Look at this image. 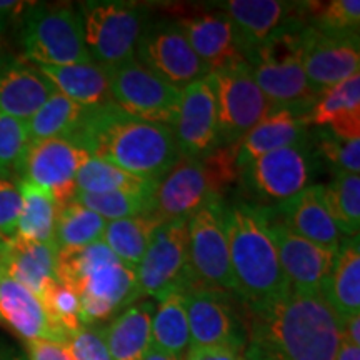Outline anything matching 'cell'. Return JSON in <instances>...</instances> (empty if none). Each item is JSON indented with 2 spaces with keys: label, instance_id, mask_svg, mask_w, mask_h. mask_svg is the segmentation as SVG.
I'll list each match as a JSON object with an SVG mask.
<instances>
[{
  "label": "cell",
  "instance_id": "1",
  "mask_svg": "<svg viewBox=\"0 0 360 360\" xmlns=\"http://www.w3.org/2000/svg\"><path fill=\"white\" fill-rule=\"evenodd\" d=\"M247 309L245 360H335L342 322L319 292L290 289Z\"/></svg>",
  "mask_w": 360,
  "mask_h": 360
},
{
  "label": "cell",
  "instance_id": "2",
  "mask_svg": "<svg viewBox=\"0 0 360 360\" xmlns=\"http://www.w3.org/2000/svg\"><path fill=\"white\" fill-rule=\"evenodd\" d=\"M69 142L90 157L157 182L179 160V148L167 125L135 119L117 105L92 109Z\"/></svg>",
  "mask_w": 360,
  "mask_h": 360
},
{
  "label": "cell",
  "instance_id": "3",
  "mask_svg": "<svg viewBox=\"0 0 360 360\" xmlns=\"http://www.w3.org/2000/svg\"><path fill=\"white\" fill-rule=\"evenodd\" d=\"M231 267L237 295L247 304L260 305L290 290L269 229V209L237 202L224 207Z\"/></svg>",
  "mask_w": 360,
  "mask_h": 360
},
{
  "label": "cell",
  "instance_id": "4",
  "mask_svg": "<svg viewBox=\"0 0 360 360\" xmlns=\"http://www.w3.org/2000/svg\"><path fill=\"white\" fill-rule=\"evenodd\" d=\"M57 281L79 297L80 323L96 326L141 299L135 270L105 244L57 250Z\"/></svg>",
  "mask_w": 360,
  "mask_h": 360
},
{
  "label": "cell",
  "instance_id": "5",
  "mask_svg": "<svg viewBox=\"0 0 360 360\" xmlns=\"http://www.w3.org/2000/svg\"><path fill=\"white\" fill-rule=\"evenodd\" d=\"M307 27L277 35L259 47L252 57V77L274 109H294L307 114L317 98L302 64Z\"/></svg>",
  "mask_w": 360,
  "mask_h": 360
},
{
  "label": "cell",
  "instance_id": "6",
  "mask_svg": "<svg viewBox=\"0 0 360 360\" xmlns=\"http://www.w3.org/2000/svg\"><path fill=\"white\" fill-rule=\"evenodd\" d=\"M84 40L94 64L102 69L120 65L135 57L148 12L142 4L125 0H87L79 4Z\"/></svg>",
  "mask_w": 360,
  "mask_h": 360
},
{
  "label": "cell",
  "instance_id": "7",
  "mask_svg": "<svg viewBox=\"0 0 360 360\" xmlns=\"http://www.w3.org/2000/svg\"><path fill=\"white\" fill-rule=\"evenodd\" d=\"M22 45L34 65L89 64L80 12L64 4H30L22 24Z\"/></svg>",
  "mask_w": 360,
  "mask_h": 360
},
{
  "label": "cell",
  "instance_id": "8",
  "mask_svg": "<svg viewBox=\"0 0 360 360\" xmlns=\"http://www.w3.org/2000/svg\"><path fill=\"white\" fill-rule=\"evenodd\" d=\"M224 207L222 199L212 197L188 217V265L193 276V289L237 294L225 236Z\"/></svg>",
  "mask_w": 360,
  "mask_h": 360
},
{
  "label": "cell",
  "instance_id": "9",
  "mask_svg": "<svg viewBox=\"0 0 360 360\" xmlns=\"http://www.w3.org/2000/svg\"><path fill=\"white\" fill-rule=\"evenodd\" d=\"M207 80L214 94L220 147L237 146L274 110L252 77L249 64L212 70Z\"/></svg>",
  "mask_w": 360,
  "mask_h": 360
},
{
  "label": "cell",
  "instance_id": "10",
  "mask_svg": "<svg viewBox=\"0 0 360 360\" xmlns=\"http://www.w3.org/2000/svg\"><path fill=\"white\" fill-rule=\"evenodd\" d=\"M112 98L120 110L135 119L167 125L177 119L182 90L165 82L135 58L105 69Z\"/></svg>",
  "mask_w": 360,
  "mask_h": 360
},
{
  "label": "cell",
  "instance_id": "11",
  "mask_svg": "<svg viewBox=\"0 0 360 360\" xmlns=\"http://www.w3.org/2000/svg\"><path fill=\"white\" fill-rule=\"evenodd\" d=\"M141 297L160 300L174 292L193 289L188 265L187 220L160 224L150 245L135 269Z\"/></svg>",
  "mask_w": 360,
  "mask_h": 360
},
{
  "label": "cell",
  "instance_id": "12",
  "mask_svg": "<svg viewBox=\"0 0 360 360\" xmlns=\"http://www.w3.org/2000/svg\"><path fill=\"white\" fill-rule=\"evenodd\" d=\"M312 167V147L307 139L250 160L238 169V175L252 197L281 205L310 187Z\"/></svg>",
  "mask_w": 360,
  "mask_h": 360
},
{
  "label": "cell",
  "instance_id": "13",
  "mask_svg": "<svg viewBox=\"0 0 360 360\" xmlns=\"http://www.w3.org/2000/svg\"><path fill=\"white\" fill-rule=\"evenodd\" d=\"M134 58L179 90L205 79L210 72L174 20L148 22Z\"/></svg>",
  "mask_w": 360,
  "mask_h": 360
},
{
  "label": "cell",
  "instance_id": "14",
  "mask_svg": "<svg viewBox=\"0 0 360 360\" xmlns=\"http://www.w3.org/2000/svg\"><path fill=\"white\" fill-rule=\"evenodd\" d=\"M217 11L236 25L245 45L249 64L255 51L277 35L309 25V2L283 0H229L217 2Z\"/></svg>",
  "mask_w": 360,
  "mask_h": 360
},
{
  "label": "cell",
  "instance_id": "15",
  "mask_svg": "<svg viewBox=\"0 0 360 360\" xmlns=\"http://www.w3.org/2000/svg\"><path fill=\"white\" fill-rule=\"evenodd\" d=\"M89 159L87 152L65 139L30 143L22 180L47 192L58 209L75 200L79 192L75 179Z\"/></svg>",
  "mask_w": 360,
  "mask_h": 360
},
{
  "label": "cell",
  "instance_id": "16",
  "mask_svg": "<svg viewBox=\"0 0 360 360\" xmlns=\"http://www.w3.org/2000/svg\"><path fill=\"white\" fill-rule=\"evenodd\" d=\"M212 197L217 195L202 160L179 157L169 172L155 182L148 215L159 224L188 220Z\"/></svg>",
  "mask_w": 360,
  "mask_h": 360
},
{
  "label": "cell",
  "instance_id": "17",
  "mask_svg": "<svg viewBox=\"0 0 360 360\" xmlns=\"http://www.w3.org/2000/svg\"><path fill=\"white\" fill-rule=\"evenodd\" d=\"M302 64L315 94L359 74V34H332L307 27L304 32Z\"/></svg>",
  "mask_w": 360,
  "mask_h": 360
},
{
  "label": "cell",
  "instance_id": "18",
  "mask_svg": "<svg viewBox=\"0 0 360 360\" xmlns=\"http://www.w3.org/2000/svg\"><path fill=\"white\" fill-rule=\"evenodd\" d=\"M191 345H217L244 352L247 328L233 310L227 292L192 289L184 292Z\"/></svg>",
  "mask_w": 360,
  "mask_h": 360
},
{
  "label": "cell",
  "instance_id": "19",
  "mask_svg": "<svg viewBox=\"0 0 360 360\" xmlns=\"http://www.w3.org/2000/svg\"><path fill=\"white\" fill-rule=\"evenodd\" d=\"M270 236L276 244L278 262L290 289L299 292H319L330 276L337 250L327 249L307 238L297 236L269 210Z\"/></svg>",
  "mask_w": 360,
  "mask_h": 360
},
{
  "label": "cell",
  "instance_id": "20",
  "mask_svg": "<svg viewBox=\"0 0 360 360\" xmlns=\"http://www.w3.org/2000/svg\"><path fill=\"white\" fill-rule=\"evenodd\" d=\"M172 132L180 157L204 159L220 147L215 101L207 77L182 90Z\"/></svg>",
  "mask_w": 360,
  "mask_h": 360
},
{
  "label": "cell",
  "instance_id": "21",
  "mask_svg": "<svg viewBox=\"0 0 360 360\" xmlns=\"http://www.w3.org/2000/svg\"><path fill=\"white\" fill-rule=\"evenodd\" d=\"M175 22L210 72L249 64L245 45L225 13L215 11Z\"/></svg>",
  "mask_w": 360,
  "mask_h": 360
},
{
  "label": "cell",
  "instance_id": "22",
  "mask_svg": "<svg viewBox=\"0 0 360 360\" xmlns=\"http://www.w3.org/2000/svg\"><path fill=\"white\" fill-rule=\"evenodd\" d=\"M0 321L25 342L47 340L67 345L69 340L52 322L42 300L4 272H0Z\"/></svg>",
  "mask_w": 360,
  "mask_h": 360
},
{
  "label": "cell",
  "instance_id": "23",
  "mask_svg": "<svg viewBox=\"0 0 360 360\" xmlns=\"http://www.w3.org/2000/svg\"><path fill=\"white\" fill-rule=\"evenodd\" d=\"M0 272L42 300L57 282V247L15 236L0 245Z\"/></svg>",
  "mask_w": 360,
  "mask_h": 360
},
{
  "label": "cell",
  "instance_id": "24",
  "mask_svg": "<svg viewBox=\"0 0 360 360\" xmlns=\"http://www.w3.org/2000/svg\"><path fill=\"white\" fill-rule=\"evenodd\" d=\"M53 92V85L34 64L0 58V114L27 122Z\"/></svg>",
  "mask_w": 360,
  "mask_h": 360
},
{
  "label": "cell",
  "instance_id": "25",
  "mask_svg": "<svg viewBox=\"0 0 360 360\" xmlns=\"http://www.w3.org/2000/svg\"><path fill=\"white\" fill-rule=\"evenodd\" d=\"M274 217L297 236L327 249L337 250L344 240V233L337 227L323 200L322 184L310 186L294 199L283 202L277 207V215Z\"/></svg>",
  "mask_w": 360,
  "mask_h": 360
},
{
  "label": "cell",
  "instance_id": "26",
  "mask_svg": "<svg viewBox=\"0 0 360 360\" xmlns=\"http://www.w3.org/2000/svg\"><path fill=\"white\" fill-rule=\"evenodd\" d=\"M305 120L309 127L328 129L345 141L360 139V74L319 94Z\"/></svg>",
  "mask_w": 360,
  "mask_h": 360
},
{
  "label": "cell",
  "instance_id": "27",
  "mask_svg": "<svg viewBox=\"0 0 360 360\" xmlns=\"http://www.w3.org/2000/svg\"><path fill=\"white\" fill-rule=\"evenodd\" d=\"M307 135L305 114L294 109H274L237 143L238 169L269 152L307 141Z\"/></svg>",
  "mask_w": 360,
  "mask_h": 360
},
{
  "label": "cell",
  "instance_id": "28",
  "mask_svg": "<svg viewBox=\"0 0 360 360\" xmlns=\"http://www.w3.org/2000/svg\"><path fill=\"white\" fill-rule=\"evenodd\" d=\"M56 92L87 109L115 105L105 69L89 62L75 65H35Z\"/></svg>",
  "mask_w": 360,
  "mask_h": 360
},
{
  "label": "cell",
  "instance_id": "29",
  "mask_svg": "<svg viewBox=\"0 0 360 360\" xmlns=\"http://www.w3.org/2000/svg\"><path fill=\"white\" fill-rule=\"evenodd\" d=\"M321 295L340 322L360 314V244L359 236L340 242L330 276Z\"/></svg>",
  "mask_w": 360,
  "mask_h": 360
},
{
  "label": "cell",
  "instance_id": "30",
  "mask_svg": "<svg viewBox=\"0 0 360 360\" xmlns=\"http://www.w3.org/2000/svg\"><path fill=\"white\" fill-rule=\"evenodd\" d=\"M154 304L143 300L124 309L109 326L103 327L112 360H143L152 345L150 323Z\"/></svg>",
  "mask_w": 360,
  "mask_h": 360
},
{
  "label": "cell",
  "instance_id": "31",
  "mask_svg": "<svg viewBox=\"0 0 360 360\" xmlns=\"http://www.w3.org/2000/svg\"><path fill=\"white\" fill-rule=\"evenodd\" d=\"M87 107L72 102L62 94L53 92L35 114L27 120L30 142H42L49 139L70 141L82 129L90 114Z\"/></svg>",
  "mask_w": 360,
  "mask_h": 360
},
{
  "label": "cell",
  "instance_id": "32",
  "mask_svg": "<svg viewBox=\"0 0 360 360\" xmlns=\"http://www.w3.org/2000/svg\"><path fill=\"white\" fill-rule=\"evenodd\" d=\"M152 347L184 359L191 347V330L182 292H174L159 300L150 323Z\"/></svg>",
  "mask_w": 360,
  "mask_h": 360
},
{
  "label": "cell",
  "instance_id": "33",
  "mask_svg": "<svg viewBox=\"0 0 360 360\" xmlns=\"http://www.w3.org/2000/svg\"><path fill=\"white\" fill-rule=\"evenodd\" d=\"M159 225L160 224L148 214L112 220L105 225L102 244H105L107 249L120 262L135 270L146 255Z\"/></svg>",
  "mask_w": 360,
  "mask_h": 360
},
{
  "label": "cell",
  "instance_id": "34",
  "mask_svg": "<svg viewBox=\"0 0 360 360\" xmlns=\"http://www.w3.org/2000/svg\"><path fill=\"white\" fill-rule=\"evenodd\" d=\"M19 188L22 193V210L17 225V237L40 244H56V202L42 188L24 180L19 182Z\"/></svg>",
  "mask_w": 360,
  "mask_h": 360
},
{
  "label": "cell",
  "instance_id": "35",
  "mask_svg": "<svg viewBox=\"0 0 360 360\" xmlns=\"http://www.w3.org/2000/svg\"><path fill=\"white\" fill-rule=\"evenodd\" d=\"M105 225L107 220L79 204L77 200L58 207L56 233H53L57 250L77 249V247H87L102 242Z\"/></svg>",
  "mask_w": 360,
  "mask_h": 360
},
{
  "label": "cell",
  "instance_id": "36",
  "mask_svg": "<svg viewBox=\"0 0 360 360\" xmlns=\"http://www.w3.org/2000/svg\"><path fill=\"white\" fill-rule=\"evenodd\" d=\"M75 184H77V191L84 193H152L155 187V182L135 177L122 169L94 159V157H90L80 167Z\"/></svg>",
  "mask_w": 360,
  "mask_h": 360
},
{
  "label": "cell",
  "instance_id": "37",
  "mask_svg": "<svg viewBox=\"0 0 360 360\" xmlns=\"http://www.w3.org/2000/svg\"><path fill=\"white\" fill-rule=\"evenodd\" d=\"M328 212L344 236H359L360 229V175L335 174L330 184L322 186Z\"/></svg>",
  "mask_w": 360,
  "mask_h": 360
},
{
  "label": "cell",
  "instance_id": "38",
  "mask_svg": "<svg viewBox=\"0 0 360 360\" xmlns=\"http://www.w3.org/2000/svg\"><path fill=\"white\" fill-rule=\"evenodd\" d=\"M154 193V192H152ZM152 193H84L79 192L75 200L89 210L101 215L103 220H112L137 217V215L150 214Z\"/></svg>",
  "mask_w": 360,
  "mask_h": 360
},
{
  "label": "cell",
  "instance_id": "39",
  "mask_svg": "<svg viewBox=\"0 0 360 360\" xmlns=\"http://www.w3.org/2000/svg\"><path fill=\"white\" fill-rule=\"evenodd\" d=\"M30 143L27 122L0 114V177L22 175Z\"/></svg>",
  "mask_w": 360,
  "mask_h": 360
},
{
  "label": "cell",
  "instance_id": "40",
  "mask_svg": "<svg viewBox=\"0 0 360 360\" xmlns=\"http://www.w3.org/2000/svg\"><path fill=\"white\" fill-rule=\"evenodd\" d=\"M309 25L332 34H359V0L309 2Z\"/></svg>",
  "mask_w": 360,
  "mask_h": 360
},
{
  "label": "cell",
  "instance_id": "41",
  "mask_svg": "<svg viewBox=\"0 0 360 360\" xmlns=\"http://www.w3.org/2000/svg\"><path fill=\"white\" fill-rule=\"evenodd\" d=\"M314 154L322 157L334 174L360 172V139L345 141L328 129H314Z\"/></svg>",
  "mask_w": 360,
  "mask_h": 360
},
{
  "label": "cell",
  "instance_id": "42",
  "mask_svg": "<svg viewBox=\"0 0 360 360\" xmlns=\"http://www.w3.org/2000/svg\"><path fill=\"white\" fill-rule=\"evenodd\" d=\"M42 304L51 315L52 322L64 330L67 337L74 334L77 328L82 327L80 323V302L79 297L65 283L56 282L47 294L44 295Z\"/></svg>",
  "mask_w": 360,
  "mask_h": 360
},
{
  "label": "cell",
  "instance_id": "43",
  "mask_svg": "<svg viewBox=\"0 0 360 360\" xmlns=\"http://www.w3.org/2000/svg\"><path fill=\"white\" fill-rule=\"evenodd\" d=\"M72 360H112L105 344L103 327L82 326L67 340Z\"/></svg>",
  "mask_w": 360,
  "mask_h": 360
},
{
  "label": "cell",
  "instance_id": "44",
  "mask_svg": "<svg viewBox=\"0 0 360 360\" xmlns=\"http://www.w3.org/2000/svg\"><path fill=\"white\" fill-rule=\"evenodd\" d=\"M22 210L19 184L0 177V238L4 242L17 236V225Z\"/></svg>",
  "mask_w": 360,
  "mask_h": 360
},
{
  "label": "cell",
  "instance_id": "45",
  "mask_svg": "<svg viewBox=\"0 0 360 360\" xmlns=\"http://www.w3.org/2000/svg\"><path fill=\"white\" fill-rule=\"evenodd\" d=\"M182 360H245L244 352L217 345H191Z\"/></svg>",
  "mask_w": 360,
  "mask_h": 360
},
{
  "label": "cell",
  "instance_id": "46",
  "mask_svg": "<svg viewBox=\"0 0 360 360\" xmlns=\"http://www.w3.org/2000/svg\"><path fill=\"white\" fill-rule=\"evenodd\" d=\"M29 360H72L69 349L64 344L47 340L27 342Z\"/></svg>",
  "mask_w": 360,
  "mask_h": 360
},
{
  "label": "cell",
  "instance_id": "47",
  "mask_svg": "<svg viewBox=\"0 0 360 360\" xmlns=\"http://www.w3.org/2000/svg\"><path fill=\"white\" fill-rule=\"evenodd\" d=\"M32 2H17V0H0V34L7 29L8 22L27 11Z\"/></svg>",
  "mask_w": 360,
  "mask_h": 360
},
{
  "label": "cell",
  "instance_id": "48",
  "mask_svg": "<svg viewBox=\"0 0 360 360\" xmlns=\"http://www.w3.org/2000/svg\"><path fill=\"white\" fill-rule=\"evenodd\" d=\"M342 337L360 347V314L342 323Z\"/></svg>",
  "mask_w": 360,
  "mask_h": 360
},
{
  "label": "cell",
  "instance_id": "49",
  "mask_svg": "<svg viewBox=\"0 0 360 360\" xmlns=\"http://www.w3.org/2000/svg\"><path fill=\"white\" fill-rule=\"evenodd\" d=\"M335 360H360V347L342 337Z\"/></svg>",
  "mask_w": 360,
  "mask_h": 360
},
{
  "label": "cell",
  "instance_id": "50",
  "mask_svg": "<svg viewBox=\"0 0 360 360\" xmlns=\"http://www.w3.org/2000/svg\"><path fill=\"white\" fill-rule=\"evenodd\" d=\"M143 360H182V359H177V357H174V355L162 352V350L152 347L150 345V349H148V352L146 357H143Z\"/></svg>",
  "mask_w": 360,
  "mask_h": 360
},
{
  "label": "cell",
  "instance_id": "51",
  "mask_svg": "<svg viewBox=\"0 0 360 360\" xmlns=\"http://www.w3.org/2000/svg\"><path fill=\"white\" fill-rule=\"evenodd\" d=\"M0 360H22V359L17 357V354L13 352L8 345L0 342Z\"/></svg>",
  "mask_w": 360,
  "mask_h": 360
},
{
  "label": "cell",
  "instance_id": "52",
  "mask_svg": "<svg viewBox=\"0 0 360 360\" xmlns=\"http://www.w3.org/2000/svg\"><path fill=\"white\" fill-rule=\"evenodd\" d=\"M4 244V240H2V238H0V245H2Z\"/></svg>",
  "mask_w": 360,
  "mask_h": 360
}]
</instances>
